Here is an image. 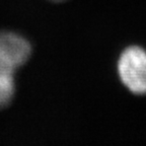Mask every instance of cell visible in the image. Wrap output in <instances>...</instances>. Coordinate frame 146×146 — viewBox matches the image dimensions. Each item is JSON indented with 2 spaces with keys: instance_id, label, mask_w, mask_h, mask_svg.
<instances>
[{
  "instance_id": "cell-2",
  "label": "cell",
  "mask_w": 146,
  "mask_h": 146,
  "mask_svg": "<svg viewBox=\"0 0 146 146\" xmlns=\"http://www.w3.org/2000/svg\"><path fill=\"white\" fill-rule=\"evenodd\" d=\"M0 53L17 69L30 59L32 46L25 36L17 33L0 31Z\"/></svg>"
},
{
  "instance_id": "cell-1",
  "label": "cell",
  "mask_w": 146,
  "mask_h": 146,
  "mask_svg": "<svg viewBox=\"0 0 146 146\" xmlns=\"http://www.w3.org/2000/svg\"><path fill=\"white\" fill-rule=\"evenodd\" d=\"M118 75L128 90L146 94V51L138 46H130L121 53L117 64Z\"/></svg>"
},
{
  "instance_id": "cell-3",
  "label": "cell",
  "mask_w": 146,
  "mask_h": 146,
  "mask_svg": "<svg viewBox=\"0 0 146 146\" xmlns=\"http://www.w3.org/2000/svg\"><path fill=\"white\" fill-rule=\"evenodd\" d=\"M15 70L10 62L0 53V110L8 107L14 98Z\"/></svg>"
},
{
  "instance_id": "cell-4",
  "label": "cell",
  "mask_w": 146,
  "mask_h": 146,
  "mask_svg": "<svg viewBox=\"0 0 146 146\" xmlns=\"http://www.w3.org/2000/svg\"><path fill=\"white\" fill-rule=\"evenodd\" d=\"M51 1H55V2H60V1H65V0H51Z\"/></svg>"
}]
</instances>
